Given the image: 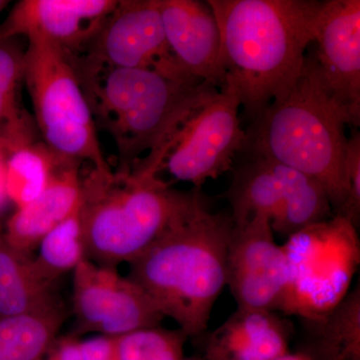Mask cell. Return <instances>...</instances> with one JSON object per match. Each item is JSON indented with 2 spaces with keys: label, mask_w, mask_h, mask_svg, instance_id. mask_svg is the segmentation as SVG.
I'll use <instances>...</instances> for the list:
<instances>
[{
  "label": "cell",
  "mask_w": 360,
  "mask_h": 360,
  "mask_svg": "<svg viewBox=\"0 0 360 360\" xmlns=\"http://www.w3.org/2000/svg\"><path fill=\"white\" fill-rule=\"evenodd\" d=\"M219 23V70L255 122L297 82L321 1L208 0Z\"/></svg>",
  "instance_id": "1"
},
{
  "label": "cell",
  "mask_w": 360,
  "mask_h": 360,
  "mask_svg": "<svg viewBox=\"0 0 360 360\" xmlns=\"http://www.w3.org/2000/svg\"><path fill=\"white\" fill-rule=\"evenodd\" d=\"M233 226L231 214L210 212L200 193L129 264V277L188 338L205 333L215 302L226 286Z\"/></svg>",
  "instance_id": "2"
},
{
  "label": "cell",
  "mask_w": 360,
  "mask_h": 360,
  "mask_svg": "<svg viewBox=\"0 0 360 360\" xmlns=\"http://www.w3.org/2000/svg\"><path fill=\"white\" fill-rule=\"evenodd\" d=\"M75 66L97 129L115 141L116 170L136 167L160 174L168 143L219 91L207 82L176 79L155 70Z\"/></svg>",
  "instance_id": "3"
},
{
  "label": "cell",
  "mask_w": 360,
  "mask_h": 360,
  "mask_svg": "<svg viewBox=\"0 0 360 360\" xmlns=\"http://www.w3.org/2000/svg\"><path fill=\"white\" fill-rule=\"evenodd\" d=\"M347 125L352 120L324 86L312 53L290 92L251 123L245 148L317 180L336 214L348 195Z\"/></svg>",
  "instance_id": "4"
},
{
  "label": "cell",
  "mask_w": 360,
  "mask_h": 360,
  "mask_svg": "<svg viewBox=\"0 0 360 360\" xmlns=\"http://www.w3.org/2000/svg\"><path fill=\"white\" fill-rule=\"evenodd\" d=\"M141 170H90L82 177L80 219L87 259L117 267L134 262L200 195Z\"/></svg>",
  "instance_id": "5"
},
{
  "label": "cell",
  "mask_w": 360,
  "mask_h": 360,
  "mask_svg": "<svg viewBox=\"0 0 360 360\" xmlns=\"http://www.w3.org/2000/svg\"><path fill=\"white\" fill-rule=\"evenodd\" d=\"M27 41L23 82L44 143L65 160L89 162L101 174L112 172L101 150L98 129L72 56L46 40L28 39Z\"/></svg>",
  "instance_id": "6"
},
{
  "label": "cell",
  "mask_w": 360,
  "mask_h": 360,
  "mask_svg": "<svg viewBox=\"0 0 360 360\" xmlns=\"http://www.w3.org/2000/svg\"><path fill=\"white\" fill-rule=\"evenodd\" d=\"M288 283L281 309L307 319L335 307L347 295L359 260L356 227L341 215L288 238Z\"/></svg>",
  "instance_id": "7"
},
{
  "label": "cell",
  "mask_w": 360,
  "mask_h": 360,
  "mask_svg": "<svg viewBox=\"0 0 360 360\" xmlns=\"http://www.w3.org/2000/svg\"><path fill=\"white\" fill-rule=\"evenodd\" d=\"M236 90L224 84L180 127L168 143L160 172L200 189L208 179L229 172L236 153L245 148Z\"/></svg>",
  "instance_id": "8"
},
{
  "label": "cell",
  "mask_w": 360,
  "mask_h": 360,
  "mask_svg": "<svg viewBox=\"0 0 360 360\" xmlns=\"http://www.w3.org/2000/svg\"><path fill=\"white\" fill-rule=\"evenodd\" d=\"M73 61L82 68L155 70L176 79L200 82L187 77L175 61L165 37L158 0L118 1Z\"/></svg>",
  "instance_id": "9"
},
{
  "label": "cell",
  "mask_w": 360,
  "mask_h": 360,
  "mask_svg": "<svg viewBox=\"0 0 360 360\" xmlns=\"http://www.w3.org/2000/svg\"><path fill=\"white\" fill-rule=\"evenodd\" d=\"M75 333L117 338L132 331L160 326L165 315L141 285L122 276L117 267L89 259L72 272Z\"/></svg>",
  "instance_id": "10"
},
{
  "label": "cell",
  "mask_w": 360,
  "mask_h": 360,
  "mask_svg": "<svg viewBox=\"0 0 360 360\" xmlns=\"http://www.w3.org/2000/svg\"><path fill=\"white\" fill-rule=\"evenodd\" d=\"M288 283V259L283 245L274 239L271 221L252 217L232 229L227 250L226 285L238 309H281Z\"/></svg>",
  "instance_id": "11"
},
{
  "label": "cell",
  "mask_w": 360,
  "mask_h": 360,
  "mask_svg": "<svg viewBox=\"0 0 360 360\" xmlns=\"http://www.w3.org/2000/svg\"><path fill=\"white\" fill-rule=\"evenodd\" d=\"M314 52L319 75L329 94L347 111L352 125L360 123V1H321Z\"/></svg>",
  "instance_id": "12"
},
{
  "label": "cell",
  "mask_w": 360,
  "mask_h": 360,
  "mask_svg": "<svg viewBox=\"0 0 360 360\" xmlns=\"http://www.w3.org/2000/svg\"><path fill=\"white\" fill-rule=\"evenodd\" d=\"M117 0H20L0 23V40L39 39L75 56L84 51Z\"/></svg>",
  "instance_id": "13"
},
{
  "label": "cell",
  "mask_w": 360,
  "mask_h": 360,
  "mask_svg": "<svg viewBox=\"0 0 360 360\" xmlns=\"http://www.w3.org/2000/svg\"><path fill=\"white\" fill-rule=\"evenodd\" d=\"M168 46L177 65L196 82L220 86L221 39L217 18L207 1L158 0Z\"/></svg>",
  "instance_id": "14"
},
{
  "label": "cell",
  "mask_w": 360,
  "mask_h": 360,
  "mask_svg": "<svg viewBox=\"0 0 360 360\" xmlns=\"http://www.w3.org/2000/svg\"><path fill=\"white\" fill-rule=\"evenodd\" d=\"M80 165L60 158L44 191L11 215L4 236L7 245L33 257L41 239L77 212L82 202Z\"/></svg>",
  "instance_id": "15"
},
{
  "label": "cell",
  "mask_w": 360,
  "mask_h": 360,
  "mask_svg": "<svg viewBox=\"0 0 360 360\" xmlns=\"http://www.w3.org/2000/svg\"><path fill=\"white\" fill-rule=\"evenodd\" d=\"M290 324L276 311L236 309L206 335L205 360H276L288 354Z\"/></svg>",
  "instance_id": "16"
},
{
  "label": "cell",
  "mask_w": 360,
  "mask_h": 360,
  "mask_svg": "<svg viewBox=\"0 0 360 360\" xmlns=\"http://www.w3.org/2000/svg\"><path fill=\"white\" fill-rule=\"evenodd\" d=\"M298 352L314 360H360V288L321 315L302 319Z\"/></svg>",
  "instance_id": "17"
},
{
  "label": "cell",
  "mask_w": 360,
  "mask_h": 360,
  "mask_svg": "<svg viewBox=\"0 0 360 360\" xmlns=\"http://www.w3.org/2000/svg\"><path fill=\"white\" fill-rule=\"evenodd\" d=\"M63 304L56 286L45 283L34 271L32 257L14 250L0 236V319Z\"/></svg>",
  "instance_id": "18"
},
{
  "label": "cell",
  "mask_w": 360,
  "mask_h": 360,
  "mask_svg": "<svg viewBox=\"0 0 360 360\" xmlns=\"http://www.w3.org/2000/svg\"><path fill=\"white\" fill-rule=\"evenodd\" d=\"M251 158L234 174L226 191L236 226L245 224L257 215H264L272 221L283 202V186L276 161L260 156Z\"/></svg>",
  "instance_id": "19"
},
{
  "label": "cell",
  "mask_w": 360,
  "mask_h": 360,
  "mask_svg": "<svg viewBox=\"0 0 360 360\" xmlns=\"http://www.w3.org/2000/svg\"><path fill=\"white\" fill-rule=\"evenodd\" d=\"M25 52L18 39L0 40V141L7 153L35 142L34 120L20 99Z\"/></svg>",
  "instance_id": "20"
},
{
  "label": "cell",
  "mask_w": 360,
  "mask_h": 360,
  "mask_svg": "<svg viewBox=\"0 0 360 360\" xmlns=\"http://www.w3.org/2000/svg\"><path fill=\"white\" fill-rule=\"evenodd\" d=\"M276 167L283 186V202L271 221L272 231L288 238L335 215L328 194L317 180L278 162Z\"/></svg>",
  "instance_id": "21"
},
{
  "label": "cell",
  "mask_w": 360,
  "mask_h": 360,
  "mask_svg": "<svg viewBox=\"0 0 360 360\" xmlns=\"http://www.w3.org/2000/svg\"><path fill=\"white\" fill-rule=\"evenodd\" d=\"M66 319L65 305L0 319V360H42Z\"/></svg>",
  "instance_id": "22"
},
{
  "label": "cell",
  "mask_w": 360,
  "mask_h": 360,
  "mask_svg": "<svg viewBox=\"0 0 360 360\" xmlns=\"http://www.w3.org/2000/svg\"><path fill=\"white\" fill-rule=\"evenodd\" d=\"M79 208L51 229L40 241L37 255H33L34 271L51 285H58L61 277L75 271L87 259Z\"/></svg>",
  "instance_id": "23"
},
{
  "label": "cell",
  "mask_w": 360,
  "mask_h": 360,
  "mask_svg": "<svg viewBox=\"0 0 360 360\" xmlns=\"http://www.w3.org/2000/svg\"><path fill=\"white\" fill-rule=\"evenodd\" d=\"M59 160L60 156L37 142L7 153L6 195L16 208L32 202L44 191Z\"/></svg>",
  "instance_id": "24"
},
{
  "label": "cell",
  "mask_w": 360,
  "mask_h": 360,
  "mask_svg": "<svg viewBox=\"0 0 360 360\" xmlns=\"http://www.w3.org/2000/svg\"><path fill=\"white\" fill-rule=\"evenodd\" d=\"M188 336L181 329L160 326L116 338L120 360H182Z\"/></svg>",
  "instance_id": "25"
},
{
  "label": "cell",
  "mask_w": 360,
  "mask_h": 360,
  "mask_svg": "<svg viewBox=\"0 0 360 360\" xmlns=\"http://www.w3.org/2000/svg\"><path fill=\"white\" fill-rule=\"evenodd\" d=\"M42 360H120L116 338L94 336L82 340L70 335L58 338Z\"/></svg>",
  "instance_id": "26"
},
{
  "label": "cell",
  "mask_w": 360,
  "mask_h": 360,
  "mask_svg": "<svg viewBox=\"0 0 360 360\" xmlns=\"http://www.w3.org/2000/svg\"><path fill=\"white\" fill-rule=\"evenodd\" d=\"M345 170L348 195L345 205L336 214L345 217L356 227L360 219V134L357 129L352 130L347 139Z\"/></svg>",
  "instance_id": "27"
},
{
  "label": "cell",
  "mask_w": 360,
  "mask_h": 360,
  "mask_svg": "<svg viewBox=\"0 0 360 360\" xmlns=\"http://www.w3.org/2000/svg\"><path fill=\"white\" fill-rule=\"evenodd\" d=\"M6 155L7 150L6 146L0 141V205L6 198Z\"/></svg>",
  "instance_id": "28"
},
{
  "label": "cell",
  "mask_w": 360,
  "mask_h": 360,
  "mask_svg": "<svg viewBox=\"0 0 360 360\" xmlns=\"http://www.w3.org/2000/svg\"><path fill=\"white\" fill-rule=\"evenodd\" d=\"M276 360H314L311 359V357L309 356V355L303 354L302 352H288V354L283 355V356L279 357Z\"/></svg>",
  "instance_id": "29"
},
{
  "label": "cell",
  "mask_w": 360,
  "mask_h": 360,
  "mask_svg": "<svg viewBox=\"0 0 360 360\" xmlns=\"http://www.w3.org/2000/svg\"><path fill=\"white\" fill-rule=\"evenodd\" d=\"M8 4L9 1H7V0H0V13H1L7 6H8Z\"/></svg>",
  "instance_id": "30"
},
{
  "label": "cell",
  "mask_w": 360,
  "mask_h": 360,
  "mask_svg": "<svg viewBox=\"0 0 360 360\" xmlns=\"http://www.w3.org/2000/svg\"><path fill=\"white\" fill-rule=\"evenodd\" d=\"M182 360H205L203 357H186Z\"/></svg>",
  "instance_id": "31"
}]
</instances>
